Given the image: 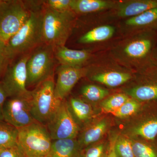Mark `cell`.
Returning <instances> with one entry per match:
<instances>
[{
    "mask_svg": "<svg viewBox=\"0 0 157 157\" xmlns=\"http://www.w3.org/2000/svg\"><path fill=\"white\" fill-rule=\"evenodd\" d=\"M42 11L30 10L26 22L6 44V53L9 63L15 58L35 49L42 44Z\"/></svg>",
    "mask_w": 157,
    "mask_h": 157,
    "instance_id": "1",
    "label": "cell"
},
{
    "mask_svg": "<svg viewBox=\"0 0 157 157\" xmlns=\"http://www.w3.org/2000/svg\"><path fill=\"white\" fill-rule=\"evenodd\" d=\"M74 18L71 10L59 11L46 7L42 11V44L54 48L64 46L72 31Z\"/></svg>",
    "mask_w": 157,
    "mask_h": 157,
    "instance_id": "2",
    "label": "cell"
},
{
    "mask_svg": "<svg viewBox=\"0 0 157 157\" xmlns=\"http://www.w3.org/2000/svg\"><path fill=\"white\" fill-rule=\"evenodd\" d=\"M62 101L55 94L53 77L42 82L32 90V113L35 121L46 126L59 109Z\"/></svg>",
    "mask_w": 157,
    "mask_h": 157,
    "instance_id": "3",
    "label": "cell"
},
{
    "mask_svg": "<svg viewBox=\"0 0 157 157\" xmlns=\"http://www.w3.org/2000/svg\"><path fill=\"white\" fill-rule=\"evenodd\" d=\"M17 144L25 157H47L52 144L45 126L37 121L18 129Z\"/></svg>",
    "mask_w": 157,
    "mask_h": 157,
    "instance_id": "4",
    "label": "cell"
},
{
    "mask_svg": "<svg viewBox=\"0 0 157 157\" xmlns=\"http://www.w3.org/2000/svg\"><path fill=\"white\" fill-rule=\"evenodd\" d=\"M55 59L54 48L51 45L42 44L34 49L27 62V89L53 77Z\"/></svg>",
    "mask_w": 157,
    "mask_h": 157,
    "instance_id": "5",
    "label": "cell"
},
{
    "mask_svg": "<svg viewBox=\"0 0 157 157\" xmlns=\"http://www.w3.org/2000/svg\"><path fill=\"white\" fill-rule=\"evenodd\" d=\"M30 10L22 1L0 0V40L7 43L29 19Z\"/></svg>",
    "mask_w": 157,
    "mask_h": 157,
    "instance_id": "6",
    "label": "cell"
},
{
    "mask_svg": "<svg viewBox=\"0 0 157 157\" xmlns=\"http://www.w3.org/2000/svg\"><path fill=\"white\" fill-rule=\"evenodd\" d=\"M29 55H24L9 64L0 83L7 98L16 97H31L32 91L26 86L27 74V62Z\"/></svg>",
    "mask_w": 157,
    "mask_h": 157,
    "instance_id": "7",
    "label": "cell"
},
{
    "mask_svg": "<svg viewBox=\"0 0 157 157\" xmlns=\"http://www.w3.org/2000/svg\"><path fill=\"white\" fill-rule=\"evenodd\" d=\"M46 127L52 140L75 139L80 130L65 100L62 101L57 111Z\"/></svg>",
    "mask_w": 157,
    "mask_h": 157,
    "instance_id": "8",
    "label": "cell"
},
{
    "mask_svg": "<svg viewBox=\"0 0 157 157\" xmlns=\"http://www.w3.org/2000/svg\"><path fill=\"white\" fill-rule=\"evenodd\" d=\"M31 97H13L6 100L3 109L4 121L17 129L36 121L32 113Z\"/></svg>",
    "mask_w": 157,
    "mask_h": 157,
    "instance_id": "9",
    "label": "cell"
},
{
    "mask_svg": "<svg viewBox=\"0 0 157 157\" xmlns=\"http://www.w3.org/2000/svg\"><path fill=\"white\" fill-rule=\"evenodd\" d=\"M57 78L55 82V94L61 101L65 100L78 80L86 73L81 67L60 65L56 69Z\"/></svg>",
    "mask_w": 157,
    "mask_h": 157,
    "instance_id": "10",
    "label": "cell"
},
{
    "mask_svg": "<svg viewBox=\"0 0 157 157\" xmlns=\"http://www.w3.org/2000/svg\"><path fill=\"white\" fill-rule=\"evenodd\" d=\"M55 56L60 65L73 67H81L89 58L87 50L70 49L65 46L54 48Z\"/></svg>",
    "mask_w": 157,
    "mask_h": 157,
    "instance_id": "11",
    "label": "cell"
},
{
    "mask_svg": "<svg viewBox=\"0 0 157 157\" xmlns=\"http://www.w3.org/2000/svg\"><path fill=\"white\" fill-rule=\"evenodd\" d=\"M82 150L76 138L52 140L47 157H82Z\"/></svg>",
    "mask_w": 157,
    "mask_h": 157,
    "instance_id": "12",
    "label": "cell"
},
{
    "mask_svg": "<svg viewBox=\"0 0 157 157\" xmlns=\"http://www.w3.org/2000/svg\"><path fill=\"white\" fill-rule=\"evenodd\" d=\"M107 121L104 119L86 126L77 140L82 148L83 149L100 140L107 131Z\"/></svg>",
    "mask_w": 157,
    "mask_h": 157,
    "instance_id": "13",
    "label": "cell"
},
{
    "mask_svg": "<svg viewBox=\"0 0 157 157\" xmlns=\"http://www.w3.org/2000/svg\"><path fill=\"white\" fill-rule=\"evenodd\" d=\"M155 8H157V0L130 1L121 4L117 14L121 17H133Z\"/></svg>",
    "mask_w": 157,
    "mask_h": 157,
    "instance_id": "14",
    "label": "cell"
},
{
    "mask_svg": "<svg viewBox=\"0 0 157 157\" xmlns=\"http://www.w3.org/2000/svg\"><path fill=\"white\" fill-rule=\"evenodd\" d=\"M67 103L73 118L79 127L80 124H87L92 118L93 110L88 102L79 98H72Z\"/></svg>",
    "mask_w": 157,
    "mask_h": 157,
    "instance_id": "15",
    "label": "cell"
},
{
    "mask_svg": "<svg viewBox=\"0 0 157 157\" xmlns=\"http://www.w3.org/2000/svg\"><path fill=\"white\" fill-rule=\"evenodd\" d=\"M113 3L104 0H71L70 10L78 14L96 12L113 7Z\"/></svg>",
    "mask_w": 157,
    "mask_h": 157,
    "instance_id": "16",
    "label": "cell"
},
{
    "mask_svg": "<svg viewBox=\"0 0 157 157\" xmlns=\"http://www.w3.org/2000/svg\"><path fill=\"white\" fill-rule=\"evenodd\" d=\"M135 136L144 139L153 141L157 136V113L143 120L132 131Z\"/></svg>",
    "mask_w": 157,
    "mask_h": 157,
    "instance_id": "17",
    "label": "cell"
},
{
    "mask_svg": "<svg viewBox=\"0 0 157 157\" xmlns=\"http://www.w3.org/2000/svg\"><path fill=\"white\" fill-rule=\"evenodd\" d=\"M131 77L129 73L110 71L94 75L91 79L109 87H114L125 83L131 79Z\"/></svg>",
    "mask_w": 157,
    "mask_h": 157,
    "instance_id": "18",
    "label": "cell"
},
{
    "mask_svg": "<svg viewBox=\"0 0 157 157\" xmlns=\"http://www.w3.org/2000/svg\"><path fill=\"white\" fill-rule=\"evenodd\" d=\"M115 29L110 25H102L92 29L78 39V42L82 44L102 42L110 39L114 34Z\"/></svg>",
    "mask_w": 157,
    "mask_h": 157,
    "instance_id": "19",
    "label": "cell"
},
{
    "mask_svg": "<svg viewBox=\"0 0 157 157\" xmlns=\"http://www.w3.org/2000/svg\"><path fill=\"white\" fill-rule=\"evenodd\" d=\"M128 94L139 102L157 100V83H148L132 88Z\"/></svg>",
    "mask_w": 157,
    "mask_h": 157,
    "instance_id": "20",
    "label": "cell"
},
{
    "mask_svg": "<svg viewBox=\"0 0 157 157\" xmlns=\"http://www.w3.org/2000/svg\"><path fill=\"white\" fill-rule=\"evenodd\" d=\"M18 129L5 121L0 122V149L17 145Z\"/></svg>",
    "mask_w": 157,
    "mask_h": 157,
    "instance_id": "21",
    "label": "cell"
},
{
    "mask_svg": "<svg viewBox=\"0 0 157 157\" xmlns=\"http://www.w3.org/2000/svg\"><path fill=\"white\" fill-rule=\"evenodd\" d=\"M151 46V42L148 39H138L127 45L124 48V52L127 56L132 58H140L146 55Z\"/></svg>",
    "mask_w": 157,
    "mask_h": 157,
    "instance_id": "22",
    "label": "cell"
},
{
    "mask_svg": "<svg viewBox=\"0 0 157 157\" xmlns=\"http://www.w3.org/2000/svg\"><path fill=\"white\" fill-rule=\"evenodd\" d=\"M145 141L130 140L135 157H157V148Z\"/></svg>",
    "mask_w": 157,
    "mask_h": 157,
    "instance_id": "23",
    "label": "cell"
},
{
    "mask_svg": "<svg viewBox=\"0 0 157 157\" xmlns=\"http://www.w3.org/2000/svg\"><path fill=\"white\" fill-rule=\"evenodd\" d=\"M82 96L86 102H97L101 101L109 94V91L104 88L95 85H85L81 89Z\"/></svg>",
    "mask_w": 157,
    "mask_h": 157,
    "instance_id": "24",
    "label": "cell"
},
{
    "mask_svg": "<svg viewBox=\"0 0 157 157\" xmlns=\"http://www.w3.org/2000/svg\"><path fill=\"white\" fill-rule=\"evenodd\" d=\"M157 20V8H155L130 17L125 21V24L129 26H143L150 24Z\"/></svg>",
    "mask_w": 157,
    "mask_h": 157,
    "instance_id": "25",
    "label": "cell"
},
{
    "mask_svg": "<svg viewBox=\"0 0 157 157\" xmlns=\"http://www.w3.org/2000/svg\"><path fill=\"white\" fill-rule=\"evenodd\" d=\"M130 99L128 96L124 94H117L103 101L101 103V107L104 111L112 113L119 109Z\"/></svg>",
    "mask_w": 157,
    "mask_h": 157,
    "instance_id": "26",
    "label": "cell"
},
{
    "mask_svg": "<svg viewBox=\"0 0 157 157\" xmlns=\"http://www.w3.org/2000/svg\"><path fill=\"white\" fill-rule=\"evenodd\" d=\"M141 106L140 102L135 99H130L119 109L111 113L118 118L127 117L137 113L140 109Z\"/></svg>",
    "mask_w": 157,
    "mask_h": 157,
    "instance_id": "27",
    "label": "cell"
},
{
    "mask_svg": "<svg viewBox=\"0 0 157 157\" xmlns=\"http://www.w3.org/2000/svg\"><path fill=\"white\" fill-rule=\"evenodd\" d=\"M114 151L117 157H135L131 140L124 137L116 138Z\"/></svg>",
    "mask_w": 157,
    "mask_h": 157,
    "instance_id": "28",
    "label": "cell"
},
{
    "mask_svg": "<svg viewBox=\"0 0 157 157\" xmlns=\"http://www.w3.org/2000/svg\"><path fill=\"white\" fill-rule=\"evenodd\" d=\"M106 154L104 144H92L83 149L82 157H105Z\"/></svg>",
    "mask_w": 157,
    "mask_h": 157,
    "instance_id": "29",
    "label": "cell"
},
{
    "mask_svg": "<svg viewBox=\"0 0 157 157\" xmlns=\"http://www.w3.org/2000/svg\"><path fill=\"white\" fill-rule=\"evenodd\" d=\"M71 0H48L45 2L46 7L59 11L71 10Z\"/></svg>",
    "mask_w": 157,
    "mask_h": 157,
    "instance_id": "30",
    "label": "cell"
},
{
    "mask_svg": "<svg viewBox=\"0 0 157 157\" xmlns=\"http://www.w3.org/2000/svg\"><path fill=\"white\" fill-rule=\"evenodd\" d=\"M9 62L6 53V43L0 40V81Z\"/></svg>",
    "mask_w": 157,
    "mask_h": 157,
    "instance_id": "31",
    "label": "cell"
},
{
    "mask_svg": "<svg viewBox=\"0 0 157 157\" xmlns=\"http://www.w3.org/2000/svg\"><path fill=\"white\" fill-rule=\"evenodd\" d=\"M0 157H25L18 144L9 148L0 149Z\"/></svg>",
    "mask_w": 157,
    "mask_h": 157,
    "instance_id": "32",
    "label": "cell"
},
{
    "mask_svg": "<svg viewBox=\"0 0 157 157\" xmlns=\"http://www.w3.org/2000/svg\"><path fill=\"white\" fill-rule=\"evenodd\" d=\"M7 98L6 92L0 83V122L4 121L3 116V109Z\"/></svg>",
    "mask_w": 157,
    "mask_h": 157,
    "instance_id": "33",
    "label": "cell"
},
{
    "mask_svg": "<svg viewBox=\"0 0 157 157\" xmlns=\"http://www.w3.org/2000/svg\"><path fill=\"white\" fill-rule=\"evenodd\" d=\"M116 139V138L115 140H112V141L110 142L109 150L106 153L105 157H117L116 155L115 154V151H114V145H115Z\"/></svg>",
    "mask_w": 157,
    "mask_h": 157,
    "instance_id": "34",
    "label": "cell"
}]
</instances>
